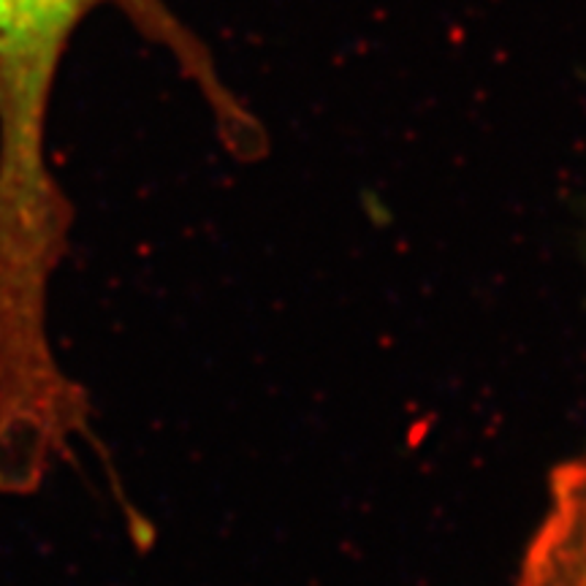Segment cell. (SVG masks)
I'll return each mask as SVG.
<instances>
[{
    "label": "cell",
    "mask_w": 586,
    "mask_h": 586,
    "mask_svg": "<svg viewBox=\"0 0 586 586\" xmlns=\"http://www.w3.org/2000/svg\"><path fill=\"white\" fill-rule=\"evenodd\" d=\"M101 5H118L153 42L168 46L204 90L223 136L247 150L258 128L214 77L210 57L161 0H0V264L42 266L63 253L68 201L52 177L46 118L57 68L74 33Z\"/></svg>",
    "instance_id": "obj_1"
},
{
    "label": "cell",
    "mask_w": 586,
    "mask_h": 586,
    "mask_svg": "<svg viewBox=\"0 0 586 586\" xmlns=\"http://www.w3.org/2000/svg\"><path fill=\"white\" fill-rule=\"evenodd\" d=\"M513 586H586V445L551 473Z\"/></svg>",
    "instance_id": "obj_2"
},
{
    "label": "cell",
    "mask_w": 586,
    "mask_h": 586,
    "mask_svg": "<svg viewBox=\"0 0 586 586\" xmlns=\"http://www.w3.org/2000/svg\"><path fill=\"white\" fill-rule=\"evenodd\" d=\"M584 240H586V218H584Z\"/></svg>",
    "instance_id": "obj_3"
}]
</instances>
